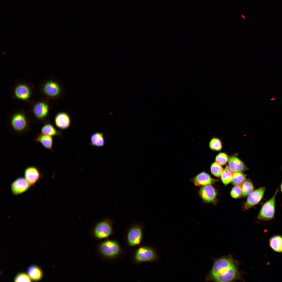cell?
<instances>
[{
  "mask_svg": "<svg viewBox=\"0 0 282 282\" xmlns=\"http://www.w3.org/2000/svg\"><path fill=\"white\" fill-rule=\"evenodd\" d=\"M240 278L238 262L230 256L215 259L212 267L206 275V281H233Z\"/></svg>",
  "mask_w": 282,
  "mask_h": 282,
  "instance_id": "obj_1",
  "label": "cell"
},
{
  "mask_svg": "<svg viewBox=\"0 0 282 282\" xmlns=\"http://www.w3.org/2000/svg\"><path fill=\"white\" fill-rule=\"evenodd\" d=\"M96 251L99 257L107 261L118 259L123 253V249L117 241L108 238L101 240L97 245Z\"/></svg>",
  "mask_w": 282,
  "mask_h": 282,
  "instance_id": "obj_2",
  "label": "cell"
},
{
  "mask_svg": "<svg viewBox=\"0 0 282 282\" xmlns=\"http://www.w3.org/2000/svg\"><path fill=\"white\" fill-rule=\"evenodd\" d=\"M144 231V226L140 222H134L130 224L124 235L126 246L131 248L140 246L143 239Z\"/></svg>",
  "mask_w": 282,
  "mask_h": 282,
  "instance_id": "obj_3",
  "label": "cell"
},
{
  "mask_svg": "<svg viewBox=\"0 0 282 282\" xmlns=\"http://www.w3.org/2000/svg\"><path fill=\"white\" fill-rule=\"evenodd\" d=\"M113 223V220L109 217L97 222L91 230L92 238L97 240L108 239L114 234Z\"/></svg>",
  "mask_w": 282,
  "mask_h": 282,
  "instance_id": "obj_4",
  "label": "cell"
},
{
  "mask_svg": "<svg viewBox=\"0 0 282 282\" xmlns=\"http://www.w3.org/2000/svg\"><path fill=\"white\" fill-rule=\"evenodd\" d=\"M159 257L155 248L150 245L138 246L134 251L132 261L134 264L138 265L146 262L157 261Z\"/></svg>",
  "mask_w": 282,
  "mask_h": 282,
  "instance_id": "obj_5",
  "label": "cell"
},
{
  "mask_svg": "<svg viewBox=\"0 0 282 282\" xmlns=\"http://www.w3.org/2000/svg\"><path fill=\"white\" fill-rule=\"evenodd\" d=\"M278 190V187L273 196L263 205L257 216L258 219L268 221L274 218L275 211V198Z\"/></svg>",
  "mask_w": 282,
  "mask_h": 282,
  "instance_id": "obj_6",
  "label": "cell"
},
{
  "mask_svg": "<svg viewBox=\"0 0 282 282\" xmlns=\"http://www.w3.org/2000/svg\"><path fill=\"white\" fill-rule=\"evenodd\" d=\"M198 193L199 196L205 203L215 204L217 203V192L212 185L201 187Z\"/></svg>",
  "mask_w": 282,
  "mask_h": 282,
  "instance_id": "obj_7",
  "label": "cell"
},
{
  "mask_svg": "<svg viewBox=\"0 0 282 282\" xmlns=\"http://www.w3.org/2000/svg\"><path fill=\"white\" fill-rule=\"evenodd\" d=\"M42 91L48 97L55 98L59 96L62 92V89L59 83L52 79L45 82L42 86Z\"/></svg>",
  "mask_w": 282,
  "mask_h": 282,
  "instance_id": "obj_8",
  "label": "cell"
},
{
  "mask_svg": "<svg viewBox=\"0 0 282 282\" xmlns=\"http://www.w3.org/2000/svg\"><path fill=\"white\" fill-rule=\"evenodd\" d=\"M265 187L262 186L254 190L249 195L243 206V209L247 210L259 203L263 198L266 190Z\"/></svg>",
  "mask_w": 282,
  "mask_h": 282,
  "instance_id": "obj_9",
  "label": "cell"
},
{
  "mask_svg": "<svg viewBox=\"0 0 282 282\" xmlns=\"http://www.w3.org/2000/svg\"><path fill=\"white\" fill-rule=\"evenodd\" d=\"M10 124L13 129L18 132H22L27 128L28 123L26 115L21 112L15 113L12 116Z\"/></svg>",
  "mask_w": 282,
  "mask_h": 282,
  "instance_id": "obj_10",
  "label": "cell"
},
{
  "mask_svg": "<svg viewBox=\"0 0 282 282\" xmlns=\"http://www.w3.org/2000/svg\"><path fill=\"white\" fill-rule=\"evenodd\" d=\"M31 186L25 178L20 177L16 178L12 182L11 189L13 195H18L27 191Z\"/></svg>",
  "mask_w": 282,
  "mask_h": 282,
  "instance_id": "obj_11",
  "label": "cell"
},
{
  "mask_svg": "<svg viewBox=\"0 0 282 282\" xmlns=\"http://www.w3.org/2000/svg\"><path fill=\"white\" fill-rule=\"evenodd\" d=\"M15 97L23 101L28 100L31 95V91L29 86L24 83H20L16 86L14 90Z\"/></svg>",
  "mask_w": 282,
  "mask_h": 282,
  "instance_id": "obj_12",
  "label": "cell"
},
{
  "mask_svg": "<svg viewBox=\"0 0 282 282\" xmlns=\"http://www.w3.org/2000/svg\"><path fill=\"white\" fill-rule=\"evenodd\" d=\"M191 181L196 186H202L212 185L218 181L212 178L208 173L202 172L191 179Z\"/></svg>",
  "mask_w": 282,
  "mask_h": 282,
  "instance_id": "obj_13",
  "label": "cell"
},
{
  "mask_svg": "<svg viewBox=\"0 0 282 282\" xmlns=\"http://www.w3.org/2000/svg\"><path fill=\"white\" fill-rule=\"evenodd\" d=\"M24 175L25 178L31 186L35 184L42 176L39 170L34 166L27 167L24 170Z\"/></svg>",
  "mask_w": 282,
  "mask_h": 282,
  "instance_id": "obj_14",
  "label": "cell"
},
{
  "mask_svg": "<svg viewBox=\"0 0 282 282\" xmlns=\"http://www.w3.org/2000/svg\"><path fill=\"white\" fill-rule=\"evenodd\" d=\"M228 162L229 168L233 173L243 172L248 169L244 162L236 156L229 157Z\"/></svg>",
  "mask_w": 282,
  "mask_h": 282,
  "instance_id": "obj_15",
  "label": "cell"
},
{
  "mask_svg": "<svg viewBox=\"0 0 282 282\" xmlns=\"http://www.w3.org/2000/svg\"><path fill=\"white\" fill-rule=\"evenodd\" d=\"M55 124L56 127L61 130H65L69 127L71 124V119L67 113L61 112L57 113L54 118Z\"/></svg>",
  "mask_w": 282,
  "mask_h": 282,
  "instance_id": "obj_16",
  "label": "cell"
},
{
  "mask_svg": "<svg viewBox=\"0 0 282 282\" xmlns=\"http://www.w3.org/2000/svg\"><path fill=\"white\" fill-rule=\"evenodd\" d=\"M49 107L46 103L40 101L36 103L33 108V112L35 117L39 119H43L47 115Z\"/></svg>",
  "mask_w": 282,
  "mask_h": 282,
  "instance_id": "obj_17",
  "label": "cell"
},
{
  "mask_svg": "<svg viewBox=\"0 0 282 282\" xmlns=\"http://www.w3.org/2000/svg\"><path fill=\"white\" fill-rule=\"evenodd\" d=\"M52 137L41 133L37 136L35 140L36 142L40 143L45 148L52 150L53 143Z\"/></svg>",
  "mask_w": 282,
  "mask_h": 282,
  "instance_id": "obj_18",
  "label": "cell"
},
{
  "mask_svg": "<svg viewBox=\"0 0 282 282\" xmlns=\"http://www.w3.org/2000/svg\"><path fill=\"white\" fill-rule=\"evenodd\" d=\"M28 274L32 280L37 281L40 280L42 278L43 273L40 269L36 265H31L27 269Z\"/></svg>",
  "mask_w": 282,
  "mask_h": 282,
  "instance_id": "obj_19",
  "label": "cell"
},
{
  "mask_svg": "<svg viewBox=\"0 0 282 282\" xmlns=\"http://www.w3.org/2000/svg\"><path fill=\"white\" fill-rule=\"evenodd\" d=\"M105 140L101 133L96 132L92 134L90 137V144L92 146L102 147L105 144Z\"/></svg>",
  "mask_w": 282,
  "mask_h": 282,
  "instance_id": "obj_20",
  "label": "cell"
},
{
  "mask_svg": "<svg viewBox=\"0 0 282 282\" xmlns=\"http://www.w3.org/2000/svg\"><path fill=\"white\" fill-rule=\"evenodd\" d=\"M41 132L42 134L52 137L61 136L62 134L61 131L56 130L52 125L49 123L46 124L42 127Z\"/></svg>",
  "mask_w": 282,
  "mask_h": 282,
  "instance_id": "obj_21",
  "label": "cell"
},
{
  "mask_svg": "<svg viewBox=\"0 0 282 282\" xmlns=\"http://www.w3.org/2000/svg\"><path fill=\"white\" fill-rule=\"evenodd\" d=\"M241 197H245L254 190V187L252 181L249 179H246L241 186Z\"/></svg>",
  "mask_w": 282,
  "mask_h": 282,
  "instance_id": "obj_22",
  "label": "cell"
},
{
  "mask_svg": "<svg viewBox=\"0 0 282 282\" xmlns=\"http://www.w3.org/2000/svg\"><path fill=\"white\" fill-rule=\"evenodd\" d=\"M270 246L274 251L278 252H282V237L276 236L272 237L270 239Z\"/></svg>",
  "mask_w": 282,
  "mask_h": 282,
  "instance_id": "obj_23",
  "label": "cell"
},
{
  "mask_svg": "<svg viewBox=\"0 0 282 282\" xmlns=\"http://www.w3.org/2000/svg\"><path fill=\"white\" fill-rule=\"evenodd\" d=\"M233 173L226 165L220 176L221 181L226 186L231 182Z\"/></svg>",
  "mask_w": 282,
  "mask_h": 282,
  "instance_id": "obj_24",
  "label": "cell"
},
{
  "mask_svg": "<svg viewBox=\"0 0 282 282\" xmlns=\"http://www.w3.org/2000/svg\"><path fill=\"white\" fill-rule=\"evenodd\" d=\"M246 180V176L242 172L233 173L231 182L235 186H241Z\"/></svg>",
  "mask_w": 282,
  "mask_h": 282,
  "instance_id": "obj_25",
  "label": "cell"
},
{
  "mask_svg": "<svg viewBox=\"0 0 282 282\" xmlns=\"http://www.w3.org/2000/svg\"><path fill=\"white\" fill-rule=\"evenodd\" d=\"M209 147L212 150L219 151L222 148V142L220 139L218 137H213L209 142Z\"/></svg>",
  "mask_w": 282,
  "mask_h": 282,
  "instance_id": "obj_26",
  "label": "cell"
},
{
  "mask_svg": "<svg viewBox=\"0 0 282 282\" xmlns=\"http://www.w3.org/2000/svg\"><path fill=\"white\" fill-rule=\"evenodd\" d=\"M224 169L221 165L215 162L213 163L210 166V170L212 174L217 177H220Z\"/></svg>",
  "mask_w": 282,
  "mask_h": 282,
  "instance_id": "obj_27",
  "label": "cell"
},
{
  "mask_svg": "<svg viewBox=\"0 0 282 282\" xmlns=\"http://www.w3.org/2000/svg\"><path fill=\"white\" fill-rule=\"evenodd\" d=\"M229 157L227 154L224 152L219 153L215 157V162L221 165L225 164L228 161Z\"/></svg>",
  "mask_w": 282,
  "mask_h": 282,
  "instance_id": "obj_28",
  "label": "cell"
},
{
  "mask_svg": "<svg viewBox=\"0 0 282 282\" xmlns=\"http://www.w3.org/2000/svg\"><path fill=\"white\" fill-rule=\"evenodd\" d=\"M14 280L15 282H31L32 280L28 274L22 272L17 274Z\"/></svg>",
  "mask_w": 282,
  "mask_h": 282,
  "instance_id": "obj_29",
  "label": "cell"
},
{
  "mask_svg": "<svg viewBox=\"0 0 282 282\" xmlns=\"http://www.w3.org/2000/svg\"><path fill=\"white\" fill-rule=\"evenodd\" d=\"M242 193L241 186H235L232 189L230 193L231 196L237 199L241 197Z\"/></svg>",
  "mask_w": 282,
  "mask_h": 282,
  "instance_id": "obj_30",
  "label": "cell"
},
{
  "mask_svg": "<svg viewBox=\"0 0 282 282\" xmlns=\"http://www.w3.org/2000/svg\"><path fill=\"white\" fill-rule=\"evenodd\" d=\"M281 172H282V168H281ZM280 190H281V192L282 194V180H281V184H280Z\"/></svg>",
  "mask_w": 282,
  "mask_h": 282,
  "instance_id": "obj_31",
  "label": "cell"
},
{
  "mask_svg": "<svg viewBox=\"0 0 282 282\" xmlns=\"http://www.w3.org/2000/svg\"><path fill=\"white\" fill-rule=\"evenodd\" d=\"M275 99V98L274 97H272L271 98V101H273V100H274Z\"/></svg>",
  "mask_w": 282,
  "mask_h": 282,
  "instance_id": "obj_32",
  "label": "cell"
}]
</instances>
